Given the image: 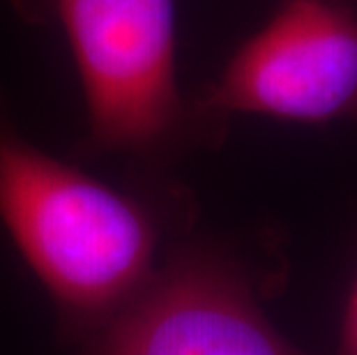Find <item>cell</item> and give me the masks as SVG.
I'll return each instance as SVG.
<instances>
[{"label":"cell","mask_w":357,"mask_h":355,"mask_svg":"<svg viewBox=\"0 0 357 355\" xmlns=\"http://www.w3.org/2000/svg\"><path fill=\"white\" fill-rule=\"evenodd\" d=\"M21 12V17L33 19V21H44L47 19V0H12Z\"/></svg>","instance_id":"cell-6"},{"label":"cell","mask_w":357,"mask_h":355,"mask_svg":"<svg viewBox=\"0 0 357 355\" xmlns=\"http://www.w3.org/2000/svg\"><path fill=\"white\" fill-rule=\"evenodd\" d=\"M0 219L77 321L111 319L155 273V208L33 146L14 125L3 93Z\"/></svg>","instance_id":"cell-1"},{"label":"cell","mask_w":357,"mask_h":355,"mask_svg":"<svg viewBox=\"0 0 357 355\" xmlns=\"http://www.w3.org/2000/svg\"><path fill=\"white\" fill-rule=\"evenodd\" d=\"M196 102L224 123L252 113L357 125V10L341 0H284Z\"/></svg>","instance_id":"cell-3"},{"label":"cell","mask_w":357,"mask_h":355,"mask_svg":"<svg viewBox=\"0 0 357 355\" xmlns=\"http://www.w3.org/2000/svg\"><path fill=\"white\" fill-rule=\"evenodd\" d=\"M95 355H309L279 335L229 261L185 249L111 316Z\"/></svg>","instance_id":"cell-4"},{"label":"cell","mask_w":357,"mask_h":355,"mask_svg":"<svg viewBox=\"0 0 357 355\" xmlns=\"http://www.w3.org/2000/svg\"><path fill=\"white\" fill-rule=\"evenodd\" d=\"M341 355H357V277L348 296L344 328H341Z\"/></svg>","instance_id":"cell-5"},{"label":"cell","mask_w":357,"mask_h":355,"mask_svg":"<svg viewBox=\"0 0 357 355\" xmlns=\"http://www.w3.org/2000/svg\"><path fill=\"white\" fill-rule=\"evenodd\" d=\"M63 26L86 102V157L162 162L215 137L210 116L178 83L176 0H47Z\"/></svg>","instance_id":"cell-2"}]
</instances>
